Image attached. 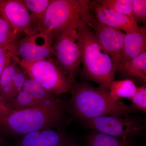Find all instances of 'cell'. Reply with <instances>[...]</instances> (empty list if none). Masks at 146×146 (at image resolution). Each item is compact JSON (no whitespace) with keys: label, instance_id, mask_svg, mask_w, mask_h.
<instances>
[{"label":"cell","instance_id":"6da1fadb","mask_svg":"<svg viewBox=\"0 0 146 146\" xmlns=\"http://www.w3.org/2000/svg\"><path fill=\"white\" fill-rule=\"evenodd\" d=\"M70 93L73 112L83 119L108 115L122 116L138 111L131 104L112 100L109 91L87 82H73Z\"/></svg>","mask_w":146,"mask_h":146},{"label":"cell","instance_id":"7a4b0ae2","mask_svg":"<svg viewBox=\"0 0 146 146\" xmlns=\"http://www.w3.org/2000/svg\"><path fill=\"white\" fill-rule=\"evenodd\" d=\"M78 30L83 66L82 77L109 91L117 71L115 63L98 42L87 23H82Z\"/></svg>","mask_w":146,"mask_h":146},{"label":"cell","instance_id":"3957f363","mask_svg":"<svg viewBox=\"0 0 146 146\" xmlns=\"http://www.w3.org/2000/svg\"><path fill=\"white\" fill-rule=\"evenodd\" d=\"M64 110V103L58 99L32 108L11 110L0 120V126L10 132L23 135L51 128L63 119Z\"/></svg>","mask_w":146,"mask_h":146},{"label":"cell","instance_id":"277c9868","mask_svg":"<svg viewBox=\"0 0 146 146\" xmlns=\"http://www.w3.org/2000/svg\"><path fill=\"white\" fill-rule=\"evenodd\" d=\"M90 1L53 0L47 9L39 31L53 39L71 25L87 23L91 15Z\"/></svg>","mask_w":146,"mask_h":146},{"label":"cell","instance_id":"5b68a950","mask_svg":"<svg viewBox=\"0 0 146 146\" xmlns=\"http://www.w3.org/2000/svg\"><path fill=\"white\" fill-rule=\"evenodd\" d=\"M18 64L29 76L43 88L54 95L71 92L73 82L51 58L35 61L20 59Z\"/></svg>","mask_w":146,"mask_h":146},{"label":"cell","instance_id":"8992f818","mask_svg":"<svg viewBox=\"0 0 146 146\" xmlns=\"http://www.w3.org/2000/svg\"><path fill=\"white\" fill-rule=\"evenodd\" d=\"M83 22L86 23L81 21L72 24L58 35L53 46L56 61L73 82L80 71L81 50L78 28Z\"/></svg>","mask_w":146,"mask_h":146},{"label":"cell","instance_id":"52a82bcc","mask_svg":"<svg viewBox=\"0 0 146 146\" xmlns=\"http://www.w3.org/2000/svg\"><path fill=\"white\" fill-rule=\"evenodd\" d=\"M85 125L93 130L119 138L141 136L143 126L141 121L129 115L104 116L84 119Z\"/></svg>","mask_w":146,"mask_h":146},{"label":"cell","instance_id":"ba28073f","mask_svg":"<svg viewBox=\"0 0 146 146\" xmlns=\"http://www.w3.org/2000/svg\"><path fill=\"white\" fill-rule=\"evenodd\" d=\"M87 24L94 30L93 33L97 41L112 58L117 71H120L124 65L122 53L125 33L100 23L92 14Z\"/></svg>","mask_w":146,"mask_h":146},{"label":"cell","instance_id":"9c48e42d","mask_svg":"<svg viewBox=\"0 0 146 146\" xmlns=\"http://www.w3.org/2000/svg\"><path fill=\"white\" fill-rule=\"evenodd\" d=\"M53 40L47 35L39 31L18 41L17 56L28 61L48 59L54 56Z\"/></svg>","mask_w":146,"mask_h":146},{"label":"cell","instance_id":"30bf717a","mask_svg":"<svg viewBox=\"0 0 146 146\" xmlns=\"http://www.w3.org/2000/svg\"><path fill=\"white\" fill-rule=\"evenodd\" d=\"M0 16L20 33L28 35L38 32L22 0H0Z\"/></svg>","mask_w":146,"mask_h":146},{"label":"cell","instance_id":"8fae6325","mask_svg":"<svg viewBox=\"0 0 146 146\" xmlns=\"http://www.w3.org/2000/svg\"><path fill=\"white\" fill-rule=\"evenodd\" d=\"M90 8L98 22L110 27L129 33L136 31L138 27L132 16L117 13L103 7L96 1H90Z\"/></svg>","mask_w":146,"mask_h":146},{"label":"cell","instance_id":"7c38bea8","mask_svg":"<svg viewBox=\"0 0 146 146\" xmlns=\"http://www.w3.org/2000/svg\"><path fill=\"white\" fill-rule=\"evenodd\" d=\"M69 140L63 133L51 128L33 131L25 134L19 146H65Z\"/></svg>","mask_w":146,"mask_h":146},{"label":"cell","instance_id":"4fadbf2b","mask_svg":"<svg viewBox=\"0 0 146 146\" xmlns=\"http://www.w3.org/2000/svg\"><path fill=\"white\" fill-rule=\"evenodd\" d=\"M146 49L145 27H139L133 32L125 33L122 53L124 64L146 51Z\"/></svg>","mask_w":146,"mask_h":146},{"label":"cell","instance_id":"5bb4252c","mask_svg":"<svg viewBox=\"0 0 146 146\" xmlns=\"http://www.w3.org/2000/svg\"><path fill=\"white\" fill-rule=\"evenodd\" d=\"M88 146H132L131 138H119L94 130L86 137Z\"/></svg>","mask_w":146,"mask_h":146},{"label":"cell","instance_id":"9a60e30c","mask_svg":"<svg viewBox=\"0 0 146 146\" xmlns=\"http://www.w3.org/2000/svg\"><path fill=\"white\" fill-rule=\"evenodd\" d=\"M119 71L122 74L145 82L146 51L127 62Z\"/></svg>","mask_w":146,"mask_h":146},{"label":"cell","instance_id":"2e32d148","mask_svg":"<svg viewBox=\"0 0 146 146\" xmlns=\"http://www.w3.org/2000/svg\"><path fill=\"white\" fill-rule=\"evenodd\" d=\"M138 87L132 80H114L109 89L110 98L115 101L120 100L122 98L131 100L138 91Z\"/></svg>","mask_w":146,"mask_h":146},{"label":"cell","instance_id":"e0dca14e","mask_svg":"<svg viewBox=\"0 0 146 146\" xmlns=\"http://www.w3.org/2000/svg\"><path fill=\"white\" fill-rule=\"evenodd\" d=\"M30 13L37 31H39L47 9L53 0H22Z\"/></svg>","mask_w":146,"mask_h":146},{"label":"cell","instance_id":"ac0fdd59","mask_svg":"<svg viewBox=\"0 0 146 146\" xmlns=\"http://www.w3.org/2000/svg\"><path fill=\"white\" fill-rule=\"evenodd\" d=\"M42 104H44L38 101L31 94L22 89L8 106L11 110H18L36 107Z\"/></svg>","mask_w":146,"mask_h":146},{"label":"cell","instance_id":"d6986e66","mask_svg":"<svg viewBox=\"0 0 146 146\" xmlns=\"http://www.w3.org/2000/svg\"><path fill=\"white\" fill-rule=\"evenodd\" d=\"M102 6L126 16H132L133 0L96 1Z\"/></svg>","mask_w":146,"mask_h":146},{"label":"cell","instance_id":"ffe728a7","mask_svg":"<svg viewBox=\"0 0 146 146\" xmlns=\"http://www.w3.org/2000/svg\"><path fill=\"white\" fill-rule=\"evenodd\" d=\"M21 33L0 16V46H5L18 41Z\"/></svg>","mask_w":146,"mask_h":146},{"label":"cell","instance_id":"44dd1931","mask_svg":"<svg viewBox=\"0 0 146 146\" xmlns=\"http://www.w3.org/2000/svg\"><path fill=\"white\" fill-rule=\"evenodd\" d=\"M18 41L5 46H0V76L4 70L17 57Z\"/></svg>","mask_w":146,"mask_h":146},{"label":"cell","instance_id":"7402d4cb","mask_svg":"<svg viewBox=\"0 0 146 146\" xmlns=\"http://www.w3.org/2000/svg\"><path fill=\"white\" fill-rule=\"evenodd\" d=\"M19 60L17 56L3 71L0 76V88L11 84L13 76L19 70L16 65Z\"/></svg>","mask_w":146,"mask_h":146},{"label":"cell","instance_id":"603a6c76","mask_svg":"<svg viewBox=\"0 0 146 146\" xmlns=\"http://www.w3.org/2000/svg\"><path fill=\"white\" fill-rule=\"evenodd\" d=\"M132 106L138 110L146 111V87L145 85L138 87L136 94L130 100Z\"/></svg>","mask_w":146,"mask_h":146},{"label":"cell","instance_id":"cb8c5ba5","mask_svg":"<svg viewBox=\"0 0 146 146\" xmlns=\"http://www.w3.org/2000/svg\"><path fill=\"white\" fill-rule=\"evenodd\" d=\"M132 17L136 22L145 23L146 0H133Z\"/></svg>","mask_w":146,"mask_h":146},{"label":"cell","instance_id":"d4e9b609","mask_svg":"<svg viewBox=\"0 0 146 146\" xmlns=\"http://www.w3.org/2000/svg\"><path fill=\"white\" fill-rule=\"evenodd\" d=\"M25 72L19 70L13 76L11 84L19 91L22 90L25 82L26 81Z\"/></svg>","mask_w":146,"mask_h":146},{"label":"cell","instance_id":"484cf974","mask_svg":"<svg viewBox=\"0 0 146 146\" xmlns=\"http://www.w3.org/2000/svg\"><path fill=\"white\" fill-rule=\"evenodd\" d=\"M42 87V86L35 80L30 78L25 82L22 89L31 94Z\"/></svg>","mask_w":146,"mask_h":146},{"label":"cell","instance_id":"4316f807","mask_svg":"<svg viewBox=\"0 0 146 146\" xmlns=\"http://www.w3.org/2000/svg\"><path fill=\"white\" fill-rule=\"evenodd\" d=\"M11 110L0 95V120L7 115Z\"/></svg>","mask_w":146,"mask_h":146},{"label":"cell","instance_id":"83f0119b","mask_svg":"<svg viewBox=\"0 0 146 146\" xmlns=\"http://www.w3.org/2000/svg\"><path fill=\"white\" fill-rule=\"evenodd\" d=\"M65 146H79L76 143L72 141H69L67 145Z\"/></svg>","mask_w":146,"mask_h":146},{"label":"cell","instance_id":"f1b7e54d","mask_svg":"<svg viewBox=\"0 0 146 146\" xmlns=\"http://www.w3.org/2000/svg\"><path fill=\"white\" fill-rule=\"evenodd\" d=\"M3 143L1 139L0 138V146H2Z\"/></svg>","mask_w":146,"mask_h":146}]
</instances>
